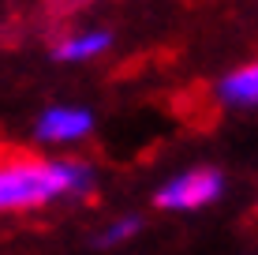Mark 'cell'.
<instances>
[{
	"instance_id": "6da1fadb",
	"label": "cell",
	"mask_w": 258,
	"mask_h": 255,
	"mask_svg": "<svg viewBox=\"0 0 258 255\" xmlns=\"http://www.w3.org/2000/svg\"><path fill=\"white\" fill-rule=\"evenodd\" d=\"M97 188V169L71 154L0 150V214H30L52 203L86 199Z\"/></svg>"
},
{
	"instance_id": "7a4b0ae2",
	"label": "cell",
	"mask_w": 258,
	"mask_h": 255,
	"mask_svg": "<svg viewBox=\"0 0 258 255\" xmlns=\"http://www.w3.org/2000/svg\"><path fill=\"white\" fill-rule=\"evenodd\" d=\"M225 191H228L225 169L202 162V165H187V169L172 173V177L154 191V207L165 210V214H191V210L221 203Z\"/></svg>"
},
{
	"instance_id": "3957f363",
	"label": "cell",
	"mask_w": 258,
	"mask_h": 255,
	"mask_svg": "<svg viewBox=\"0 0 258 255\" xmlns=\"http://www.w3.org/2000/svg\"><path fill=\"white\" fill-rule=\"evenodd\" d=\"M97 128V117L94 109L86 105H75V101H56L49 109L38 113L34 120V139L41 146H56V150H68V146H79L94 135Z\"/></svg>"
},
{
	"instance_id": "277c9868",
	"label": "cell",
	"mask_w": 258,
	"mask_h": 255,
	"mask_svg": "<svg viewBox=\"0 0 258 255\" xmlns=\"http://www.w3.org/2000/svg\"><path fill=\"white\" fill-rule=\"evenodd\" d=\"M112 30L105 26H79V30H68L64 38L52 45V57L60 64H90V60H101L105 53L112 49Z\"/></svg>"
},
{
	"instance_id": "5b68a950",
	"label": "cell",
	"mask_w": 258,
	"mask_h": 255,
	"mask_svg": "<svg viewBox=\"0 0 258 255\" xmlns=\"http://www.w3.org/2000/svg\"><path fill=\"white\" fill-rule=\"evenodd\" d=\"M213 98H217V105H225V109H232V113L254 109L258 105V64L247 60V64L228 68V72L213 83Z\"/></svg>"
},
{
	"instance_id": "8992f818",
	"label": "cell",
	"mask_w": 258,
	"mask_h": 255,
	"mask_svg": "<svg viewBox=\"0 0 258 255\" xmlns=\"http://www.w3.org/2000/svg\"><path fill=\"white\" fill-rule=\"evenodd\" d=\"M139 229H142V218L139 214H123V218L109 222L101 233H97V244H101V248H116V244H127L131 236H139Z\"/></svg>"
}]
</instances>
